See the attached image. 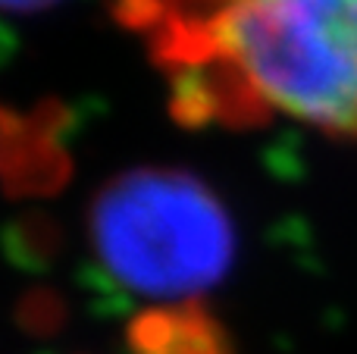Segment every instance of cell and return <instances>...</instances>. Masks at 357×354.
<instances>
[{"label":"cell","mask_w":357,"mask_h":354,"mask_svg":"<svg viewBox=\"0 0 357 354\" xmlns=\"http://www.w3.org/2000/svg\"><path fill=\"white\" fill-rule=\"evenodd\" d=\"M91 245L104 273L144 298H188L232 263L222 204L191 176L144 169L116 179L91 210Z\"/></svg>","instance_id":"2"},{"label":"cell","mask_w":357,"mask_h":354,"mask_svg":"<svg viewBox=\"0 0 357 354\" xmlns=\"http://www.w3.org/2000/svg\"><path fill=\"white\" fill-rule=\"evenodd\" d=\"M188 123L282 113L357 135V0H123Z\"/></svg>","instance_id":"1"},{"label":"cell","mask_w":357,"mask_h":354,"mask_svg":"<svg viewBox=\"0 0 357 354\" xmlns=\"http://www.w3.org/2000/svg\"><path fill=\"white\" fill-rule=\"evenodd\" d=\"M138 354H226L216 326L197 311H154L135 326Z\"/></svg>","instance_id":"3"},{"label":"cell","mask_w":357,"mask_h":354,"mask_svg":"<svg viewBox=\"0 0 357 354\" xmlns=\"http://www.w3.org/2000/svg\"><path fill=\"white\" fill-rule=\"evenodd\" d=\"M56 0H0V10H13V13H22V10H41V6H50Z\"/></svg>","instance_id":"4"}]
</instances>
